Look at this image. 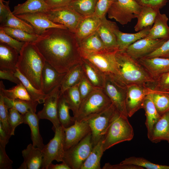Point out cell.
<instances>
[{
  "mask_svg": "<svg viewBox=\"0 0 169 169\" xmlns=\"http://www.w3.org/2000/svg\"><path fill=\"white\" fill-rule=\"evenodd\" d=\"M48 169H70V168L64 162L59 164H50Z\"/></svg>",
  "mask_w": 169,
  "mask_h": 169,
  "instance_id": "94428289",
  "label": "cell"
},
{
  "mask_svg": "<svg viewBox=\"0 0 169 169\" xmlns=\"http://www.w3.org/2000/svg\"><path fill=\"white\" fill-rule=\"evenodd\" d=\"M49 9L44 0H27L15 6L12 13L16 15L27 13H44Z\"/></svg>",
  "mask_w": 169,
  "mask_h": 169,
  "instance_id": "83f0119b",
  "label": "cell"
},
{
  "mask_svg": "<svg viewBox=\"0 0 169 169\" xmlns=\"http://www.w3.org/2000/svg\"><path fill=\"white\" fill-rule=\"evenodd\" d=\"M103 89L117 110L128 117L125 106L127 86L110 75H105Z\"/></svg>",
  "mask_w": 169,
  "mask_h": 169,
  "instance_id": "7c38bea8",
  "label": "cell"
},
{
  "mask_svg": "<svg viewBox=\"0 0 169 169\" xmlns=\"http://www.w3.org/2000/svg\"><path fill=\"white\" fill-rule=\"evenodd\" d=\"M161 116L169 111V93L154 90L148 94Z\"/></svg>",
  "mask_w": 169,
  "mask_h": 169,
  "instance_id": "f35d334b",
  "label": "cell"
},
{
  "mask_svg": "<svg viewBox=\"0 0 169 169\" xmlns=\"http://www.w3.org/2000/svg\"><path fill=\"white\" fill-rule=\"evenodd\" d=\"M104 136L94 146L81 169H100V159L105 151L103 145Z\"/></svg>",
  "mask_w": 169,
  "mask_h": 169,
  "instance_id": "836d02e7",
  "label": "cell"
},
{
  "mask_svg": "<svg viewBox=\"0 0 169 169\" xmlns=\"http://www.w3.org/2000/svg\"><path fill=\"white\" fill-rule=\"evenodd\" d=\"M23 123V115L14 108L9 109L8 124L9 133L11 136L14 135L16 128Z\"/></svg>",
  "mask_w": 169,
  "mask_h": 169,
  "instance_id": "f6af8a7d",
  "label": "cell"
},
{
  "mask_svg": "<svg viewBox=\"0 0 169 169\" xmlns=\"http://www.w3.org/2000/svg\"><path fill=\"white\" fill-rule=\"evenodd\" d=\"M168 51H169V39L155 51L144 57L150 58L160 57Z\"/></svg>",
  "mask_w": 169,
  "mask_h": 169,
  "instance_id": "11a10c76",
  "label": "cell"
},
{
  "mask_svg": "<svg viewBox=\"0 0 169 169\" xmlns=\"http://www.w3.org/2000/svg\"><path fill=\"white\" fill-rule=\"evenodd\" d=\"M166 41L162 38L152 39L144 38L130 45L125 52L133 59L137 60L151 53Z\"/></svg>",
  "mask_w": 169,
  "mask_h": 169,
  "instance_id": "9a60e30c",
  "label": "cell"
},
{
  "mask_svg": "<svg viewBox=\"0 0 169 169\" xmlns=\"http://www.w3.org/2000/svg\"><path fill=\"white\" fill-rule=\"evenodd\" d=\"M120 163L134 165L147 169H169V166L156 164L144 158L135 156L125 158Z\"/></svg>",
  "mask_w": 169,
  "mask_h": 169,
  "instance_id": "ee69618b",
  "label": "cell"
},
{
  "mask_svg": "<svg viewBox=\"0 0 169 169\" xmlns=\"http://www.w3.org/2000/svg\"><path fill=\"white\" fill-rule=\"evenodd\" d=\"M169 135V111L166 112L154 125L149 139L153 143L167 140Z\"/></svg>",
  "mask_w": 169,
  "mask_h": 169,
  "instance_id": "f1b7e54d",
  "label": "cell"
},
{
  "mask_svg": "<svg viewBox=\"0 0 169 169\" xmlns=\"http://www.w3.org/2000/svg\"><path fill=\"white\" fill-rule=\"evenodd\" d=\"M141 8L135 0H117L107 13L109 18L114 19L121 24L125 25L137 18Z\"/></svg>",
  "mask_w": 169,
  "mask_h": 169,
  "instance_id": "9c48e42d",
  "label": "cell"
},
{
  "mask_svg": "<svg viewBox=\"0 0 169 169\" xmlns=\"http://www.w3.org/2000/svg\"><path fill=\"white\" fill-rule=\"evenodd\" d=\"M3 26L19 29L28 33L36 34L31 25L14 15L10 10L5 21L0 25V27Z\"/></svg>",
  "mask_w": 169,
  "mask_h": 169,
  "instance_id": "b9f144b4",
  "label": "cell"
},
{
  "mask_svg": "<svg viewBox=\"0 0 169 169\" xmlns=\"http://www.w3.org/2000/svg\"><path fill=\"white\" fill-rule=\"evenodd\" d=\"M137 61L155 81L163 74L169 71V58H142Z\"/></svg>",
  "mask_w": 169,
  "mask_h": 169,
  "instance_id": "d6986e66",
  "label": "cell"
},
{
  "mask_svg": "<svg viewBox=\"0 0 169 169\" xmlns=\"http://www.w3.org/2000/svg\"><path fill=\"white\" fill-rule=\"evenodd\" d=\"M60 93L59 85L47 94L43 109L37 114L39 119H47L52 123L54 131L61 126L58 115V102Z\"/></svg>",
  "mask_w": 169,
  "mask_h": 169,
  "instance_id": "5bb4252c",
  "label": "cell"
},
{
  "mask_svg": "<svg viewBox=\"0 0 169 169\" xmlns=\"http://www.w3.org/2000/svg\"><path fill=\"white\" fill-rule=\"evenodd\" d=\"M141 7H148L160 9L164 6L168 0H135Z\"/></svg>",
  "mask_w": 169,
  "mask_h": 169,
  "instance_id": "816d5d0a",
  "label": "cell"
},
{
  "mask_svg": "<svg viewBox=\"0 0 169 169\" xmlns=\"http://www.w3.org/2000/svg\"><path fill=\"white\" fill-rule=\"evenodd\" d=\"M80 51L82 58L90 62L105 75L117 77L118 70L115 55L117 50L91 53Z\"/></svg>",
  "mask_w": 169,
  "mask_h": 169,
  "instance_id": "30bf717a",
  "label": "cell"
},
{
  "mask_svg": "<svg viewBox=\"0 0 169 169\" xmlns=\"http://www.w3.org/2000/svg\"><path fill=\"white\" fill-rule=\"evenodd\" d=\"M11 136L0 121V145L5 147Z\"/></svg>",
  "mask_w": 169,
  "mask_h": 169,
  "instance_id": "680465c9",
  "label": "cell"
},
{
  "mask_svg": "<svg viewBox=\"0 0 169 169\" xmlns=\"http://www.w3.org/2000/svg\"><path fill=\"white\" fill-rule=\"evenodd\" d=\"M0 93H2L4 96L12 100L19 99L27 101L33 100L22 83L17 84L10 89L6 90L2 81H1Z\"/></svg>",
  "mask_w": 169,
  "mask_h": 169,
  "instance_id": "d590c367",
  "label": "cell"
},
{
  "mask_svg": "<svg viewBox=\"0 0 169 169\" xmlns=\"http://www.w3.org/2000/svg\"><path fill=\"white\" fill-rule=\"evenodd\" d=\"M66 73L59 72L46 61L42 73V90L43 92L48 94L60 85Z\"/></svg>",
  "mask_w": 169,
  "mask_h": 169,
  "instance_id": "ffe728a7",
  "label": "cell"
},
{
  "mask_svg": "<svg viewBox=\"0 0 169 169\" xmlns=\"http://www.w3.org/2000/svg\"><path fill=\"white\" fill-rule=\"evenodd\" d=\"M78 88L82 102L96 88L91 84L84 76L79 84Z\"/></svg>",
  "mask_w": 169,
  "mask_h": 169,
  "instance_id": "681fc988",
  "label": "cell"
},
{
  "mask_svg": "<svg viewBox=\"0 0 169 169\" xmlns=\"http://www.w3.org/2000/svg\"><path fill=\"white\" fill-rule=\"evenodd\" d=\"M64 129L65 151L78 143L91 132L85 120L75 121L73 125L68 128H64Z\"/></svg>",
  "mask_w": 169,
  "mask_h": 169,
  "instance_id": "2e32d148",
  "label": "cell"
},
{
  "mask_svg": "<svg viewBox=\"0 0 169 169\" xmlns=\"http://www.w3.org/2000/svg\"><path fill=\"white\" fill-rule=\"evenodd\" d=\"M41 13L53 23L64 25L74 33L79 21L83 16L68 6L51 8L45 12Z\"/></svg>",
  "mask_w": 169,
  "mask_h": 169,
  "instance_id": "8fae6325",
  "label": "cell"
},
{
  "mask_svg": "<svg viewBox=\"0 0 169 169\" xmlns=\"http://www.w3.org/2000/svg\"><path fill=\"white\" fill-rule=\"evenodd\" d=\"M15 75L20 80L26 89L32 100L39 104L44 103L47 95L42 91L36 88L17 69Z\"/></svg>",
  "mask_w": 169,
  "mask_h": 169,
  "instance_id": "ab89813d",
  "label": "cell"
},
{
  "mask_svg": "<svg viewBox=\"0 0 169 169\" xmlns=\"http://www.w3.org/2000/svg\"><path fill=\"white\" fill-rule=\"evenodd\" d=\"M168 18L165 14L159 11L156 18L154 25L150 28L145 38L156 39H169V27L167 24Z\"/></svg>",
  "mask_w": 169,
  "mask_h": 169,
  "instance_id": "d4e9b609",
  "label": "cell"
},
{
  "mask_svg": "<svg viewBox=\"0 0 169 169\" xmlns=\"http://www.w3.org/2000/svg\"><path fill=\"white\" fill-rule=\"evenodd\" d=\"M112 103L102 88H96L81 102L74 121H81L90 116L103 111Z\"/></svg>",
  "mask_w": 169,
  "mask_h": 169,
  "instance_id": "5b68a950",
  "label": "cell"
},
{
  "mask_svg": "<svg viewBox=\"0 0 169 169\" xmlns=\"http://www.w3.org/2000/svg\"><path fill=\"white\" fill-rule=\"evenodd\" d=\"M151 27H148L135 33L122 32L119 29L115 32L118 46V50L125 51L131 44L137 41L145 38L149 33Z\"/></svg>",
  "mask_w": 169,
  "mask_h": 169,
  "instance_id": "484cf974",
  "label": "cell"
},
{
  "mask_svg": "<svg viewBox=\"0 0 169 169\" xmlns=\"http://www.w3.org/2000/svg\"><path fill=\"white\" fill-rule=\"evenodd\" d=\"M51 8L68 6L72 0H44Z\"/></svg>",
  "mask_w": 169,
  "mask_h": 169,
  "instance_id": "91938a15",
  "label": "cell"
},
{
  "mask_svg": "<svg viewBox=\"0 0 169 169\" xmlns=\"http://www.w3.org/2000/svg\"><path fill=\"white\" fill-rule=\"evenodd\" d=\"M0 43L6 44L19 52L25 42L18 41L7 34L0 28Z\"/></svg>",
  "mask_w": 169,
  "mask_h": 169,
  "instance_id": "bcb514c9",
  "label": "cell"
},
{
  "mask_svg": "<svg viewBox=\"0 0 169 169\" xmlns=\"http://www.w3.org/2000/svg\"><path fill=\"white\" fill-rule=\"evenodd\" d=\"M127 117L121 114L116 109L104 136L103 145L105 151L116 144L130 141L133 139V129Z\"/></svg>",
  "mask_w": 169,
  "mask_h": 169,
  "instance_id": "277c9868",
  "label": "cell"
},
{
  "mask_svg": "<svg viewBox=\"0 0 169 169\" xmlns=\"http://www.w3.org/2000/svg\"><path fill=\"white\" fill-rule=\"evenodd\" d=\"M152 89L160 91H166L169 90V71L161 75L156 79Z\"/></svg>",
  "mask_w": 169,
  "mask_h": 169,
  "instance_id": "c3c4849f",
  "label": "cell"
},
{
  "mask_svg": "<svg viewBox=\"0 0 169 169\" xmlns=\"http://www.w3.org/2000/svg\"><path fill=\"white\" fill-rule=\"evenodd\" d=\"M160 9L148 7H141V11L137 17V22L134 27L138 32L148 27H152Z\"/></svg>",
  "mask_w": 169,
  "mask_h": 169,
  "instance_id": "1f68e13d",
  "label": "cell"
},
{
  "mask_svg": "<svg viewBox=\"0 0 169 169\" xmlns=\"http://www.w3.org/2000/svg\"><path fill=\"white\" fill-rule=\"evenodd\" d=\"M78 85L68 89L62 93L69 109L72 111L74 117L76 116L81 103Z\"/></svg>",
  "mask_w": 169,
  "mask_h": 169,
  "instance_id": "8d00e7d4",
  "label": "cell"
},
{
  "mask_svg": "<svg viewBox=\"0 0 169 169\" xmlns=\"http://www.w3.org/2000/svg\"><path fill=\"white\" fill-rule=\"evenodd\" d=\"M93 148L91 132L78 143L65 151L62 162L70 169H81Z\"/></svg>",
  "mask_w": 169,
  "mask_h": 169,
  "instance_id": "52a82bcc",
  "label": "cell"
},
{
  "mask_svg": "<svg viewBox=\"0 0 169 169\" xmlns=\"http://www.w3.org/2000/svg\"><path fill=\"white\" fill-rule=\"evenodd\" d=\"M103 169H144L138 166L132 165L121 164L111 165L109 163H105L102 168Z\"/></svg>",
  "mask_w": 169,
  "mask_h": 169,
  "instance_id": "6f0895ef",
  "label": "cell"
},
{
  "mask_svg": "<svg viewBox=\"0 0 169 169\" xmlns=\"http://www.w3.org/2000/svg\"><path fill=\"white\" fill-rule=\"evenodd\" d=\"M166 92L169 93V90H168L166 91Z\"/></svg>",
  "mask_w": 169,
  "mask_h": 169,
  "instance_id": "e7e4bbea",
  "label": "cell"
},
{
  "mask_svg": "<svg viewBox=\"0 0 169 169\" xmlns=\"http://www.w3.org/2000/svg\"><path fill=\"white\" fill-rule=\"evenodd\" d=\"M101 22L96 32L106 49L110 51L118 50L115 31L119 29L116 23L107 20L105 16L101 18Z\"/></svg>",
  "mask_w": 169,
  "mask_h": 169,
  "instance_id": "e0dca14e",
  "label": "cell"
},
{
  "mask_svg": "<svg viewBox=\"0 0 169 169\" xmlns=\"http://www.w3.org/2000/svg\"><path fill=\"white\" fill-rule=\"evenodd\" d=\"M54 132V137L44 146L42 150V169H48L50 164L54 160L58 162L63 161L65 152L64 128L61 126L56 129Z\"/></svg>",
  "mask_w": 169,
  "mask_h": 169,
  "instance_id": "8992f818",
  "label": "cell"
},
{
  "mask_svg": "<svg viewBox=\"0 0 169 169\" xmlns=\"http://www.w3.org/2000/svg\"><path fill=\"white\" fill-rule=\"evenodd\" d=\"M98 0H72L68 6L83 16L93 14Z\"/></svg>",
  "mask_w": 169,
  "mask_h": 169,
  "instance_id": "60d3db41",
  "label": "cell"
},
{
  "mask_svg": "<svg viewBox=\"0 0 169 169\" xmlns=\"http://www.w3.org/2000/svg\"><path fill=\"white\" fill-rule=\"evenodd\" d=\"M4 97L3 94L0 93V121L7 131L10 134L8 124L9 109L4 104Z\"/></svg>",
  "mask_w": 169,
  "mask_h": 169,
  "instance_id": "f907efd6",
  "label": "cell"
},
{
  "mask_svg": "<svg viewBox=\"0 0 169 169\" xmlns=\"http://www.w3.org/2000/svg\"><path fill=\"white\" fill-rule=\"evenodd\" d=\"M143 109L145 112L146 120L145 124L147 129V135L150 139L151 137L154 125L159 120L161 116L158 113L155 105L148 95L144 103Z\"/></svg>",
  "mask_w": 169,
  "mask_h": 169,
  "instance_id": "4dcf8cb0",
  "label": "cell"
},
{
  "mask_svg": "<svg viewBox=\"0 0 169 169\" xmlns=\"http://www.w3.org/2000/svg\"><path fill=\"white\" fill-rule=\"evenodd\" d=\"M5 148L0 145V169H12L13 162L7 155Z\"/></svg>",
  "mask_w": 169,
  "mask_h": 169,
  "instance_id": "f5cc1de1",
  "label": "cell"
},
{
  "mask_svg": "<svg viewBox=\"0 0 169 169\" xmlns=\"http://www.w3.org/2000/svg\"><path fill=\"white\" fill-rule=\"evenodd\" d=\"M101 22V18L94 14L83 16L74 33L78 42L96 32Z\"/></svg>",
  "mask_w": 169,
  "mask_h": 169,
  "instance_id": "44dd1931",
  "label": "cell"
},
{
  "mask_svg": "<svg viewBox=\"0 0 169 169\" xmlns=\"http://www.w3.org/2000/svg\"><path fill=\"white\" fill-rule=\"evenodd\" d=\"M7 34L21 41L33 43L36 41L39 35L28 33L19 29L8 27H0Z\"/></svg>",
  "mask_w": 169,
  "mask_h": 169,
  "instance_id": "7bdbcfd3",
  "label": "cell"
},
{
  "mask_svg": "<svg viewBox=\"0 0 169 169\" xmlns=\"http://www.w3.org/2000/svg\"><path fill=\"white\" fill-rule=\"evenodd\" d=\"M115 56L118 70L116 79L126 86L138 84L152 88L155 80L137 60L125 51L117 50Z\"/></svg>",
  "mask_w": 169,
  "mask_h": 169,
  "instance_id": "7a4b0ae2",
  "label": "cell"
},
{
  "mask_svg": "<svg viewBox=\"0 0 169 169\" xmlns=\"http://www.w3.org/2000/svg\"><path fill=\"white\" fill-rule=\"evenodd\" d=\"M22 153L24 161L18 169H41L43 155L41 149L30 144Z\"/></svg>",
  "mask_w": 169,
  "mask_h": 169,
  "instance_id": "7402d4cb",
  "label": "cell"
},
{
  "mask_svg": "<svg viewBox=\"0 0 169 169\" xmlns=\"http://www.w3.org/2000/svg\"><path fill=\"white\" fill-rule=\"evenodd\" d=\"M81 64L84 75L95 88L103 89L105 75L93 64L87 59L82 58Z\"/></svg>",
  "mask_w": 169,
  "mask_h": 169,
  "instance_id": "cb8c5ba5",
  "label": "cell"
},
{
  "mask_svg": "<svg viewBox=\"0 0 169 169\" xmlns=\"http://www.w3.org/2000/svg\"><path fill=\"white\" fill-rule=\"evenodd\" d=\"M153 90L146 86L133 84L127 86L125 106L128 116L131 117L142 108L145 99Z\"/></svg>",
  "mask_w": 169,
  "mask_h": 169,
  "instance_id": "4fadbf2b",
  "label": "cell"
},
{
  "mask_svg": "<svg viewBox=\"0 0 169 169\" xmlns=\"http://www.w3.org/2000/svg\"><path fill=\"white\" fill-rule=\"evenodd\" d=\"M19 53L14 48L0 43V69L15 73L16 71Z\"/></svg>",
  "mask_w": 169,
  "mask_h": 169,
  "instance_id": "603a6c76",
  "label": "cell"
},
{
  "mask_svg": "<svg viewBox=\"0 0 169 169\" xmlns=\"http://www.w3.org/2000/svg\"><path fill=\"white\" fill-rule=\"evenodd\" d=\"M33 43L45 61L60 73L67 72L81 62L78 41L68 29H48Z\"/></svg>",
  "mask_w": 169,
  "mask_h": 169,
  "instance_id": "6da1fadb",
  "label": "cell"
},
{
  "mask_svg": "<svg viewBox=\"0 0 169 169\" xmlns=\"http://www.w3.org/2000/svg\"><path fill=\"white\" fill-rule=\"evenodd\" d=\"M160 57L165 58H169V51L167 52Z\"/></svg>",
  "mask_w": 169,
  "mask_h": 169,
  "instance_id": "6125c7cd",
  "label": "cell"
},
{
  "mask_svg": "<svg viewBox=\"0 0 169 169\" xmlns=\"http://www.w3.org/2000/svg\"><path fill=\"white\" fill-rule=\"evenodd\" d=\"M69 107L62 93H60L58 100V115L61 125L68 128L73 125L75 121L69 113Z\"/></svg>",
  "mask_w": 169,
  "mask_h": 169,
  "instance_id": "74e56055",
  "label": "cell"
},
{
  "mask_svg": "<svg viewBox=\"0 0 169 169\" xmlns=\"http://www.w3.org/2000/svg\"><path fill=\"white\" fill-rule=\"evenodd\" d=\"M117 0H98L94 14L100 18L106 16L109 9Z\"/></svg>",
  "mask_w": 169,
  "mask_h": 169,
  "instance_id": "7dc6e473",
  "label": "cell"
},
{
  "mask_svg": "<svg viewBox=\"0 0 169 169\" xmlns=\"http://www.w3.org/2000/svg\"><path fill=\"white\" fill-rule=\"evenodd\" d=\"M167 141H168L169 142V136H168V137Z\"/></svg>",
  "mask_w": 169,
  "mask_h": 169,
  "instance_id": "be15d7a7",
  "label": "cell"
},
{
  "mask_svg": "<svg viewBox=\"0 0 169 169\" xmlns=\"http://www.w3.org/2000/svg\"><path fill=\"white\" fill-rule=\"evenodd\" d=\"M0 79L8 80L17 84L21 83L20 79L15 75L14 73L7 70L0 69Z\"/></svg>",
  "mask_w": 169,
  "mask_h": 169,
  "instance_id": "db71d44e",
  "label": "cell"
},
{
  "mask_svg": "<svg viewBox=\"0 0 169 169\" xmlns=\"http://www.w3.org/2000/svg\"><path fill=\"white\" fill-rule=\"evenodd\" d=\"M15 16L29 23L33 28L35 33L38 35H41L51 28L67 29L64 25L53 23L41 13H27Z\"/></svg>",
  "mask_w": 169,
  "mask_h": 169,
  "instance_id": "ac0fdd59",
  "label": "cell"
},
{
  "mask_svg": "<svg viewBox=\"0 0 169 169\" xmlns=\"http://www.w3.org/2000/svg\"><path fill=\"white\" fill-rule=\"evenodd\" d=\"M79 43L80 50L87 52L110 51L106 49L96 31L82 39Z\"/></svg>",
  "mask_w": 169,
  "mask_h": 169,
  "instance_id": "d6a6232c",
  "label": "cell"
},
{
  "mask_svg": "<svg viewBox=\"0 0 169 169\" xmlns=\"http://www.w3.org/2000/svg\"><path fill=\"white\" fill-rule=\"evenodd\" d=\"M4 96V104L8 109L14 108L22 115L30 111L36 112L37 106L38 104L37 102L19 99L12 100Z\"/></svg>",
  "mask_w": 169,
  "mask_h": 169,
  "instance_id": "e575fe53",
  "label": "cell"
},
{
  "mask_svg": "<svg viewBox=\"0 0 169 169\" xmlns=\"http://www.w3.org/2000/svg\"><path fill=\"white\" fill-rule=\"evenodd\" d=\"M116 110L112 104L107 109L94 114L85 120L91 130L93 147L105 135Z\"/></svg>",
  "mask_w": 169,
  "mask_h": 169,
  "instance_id": "ba28073f",
  "label": "cell"
},
{
  "mask_svg": "<svg viewBox=\"0 0 169 169\" xmlns=\"http://www.w3.org/2000/svg\"><path fill=\"white\" fill-rule=\"evenodd\" d=\"M46 62L33 43L27 42L19 52L17 68L34 87L42 90V73Z\"/></svg>",
  "mask_w": 169,
  "mask_h": 169,
  "instance_id": "3957f363",
  "label": "cell"
},
{
  "mask_svg": "<svg viewBox=\"0 0 169 169\" xmlns=\"http://www.w3.org/2000/svg\"><path fill=\"white\" fill-rule=\"evenodd\" d=\"M23 115V123L28 125L30 129L33 145L42 150L45 145L43 143V139L40 133L39 127L40 119L37 114L33 111H30Z\"/></svg>",
  "mask_w": 169,
  "mask_h": 169,
  "instance_id": "4316f807",
  "label": "cell"
},
{
  "mask_svg": "<svg viewBox=\"0 0 169 169\" xmlns=\"http://www.w3.org/2000/svg\"><path fill=\"white\" fill-rule=\"evenodd\" d=\"M85 76L81 62L71 67L66 73L60 84L61 93L79 84Z\"/></svg>",
  "mask_w": 169,
  "mask_h": 169,
  "instance_id": "f546056e",
  "label": "cell"
},
{
  "mask_svg": "<svg viewBox=\"0 0 169 169\" xmlns=\"http://www.w3.org/2000/svg\"><path fill=\"white\" fill-rule=\"evenodd\" d=\"M9 1H5L0 0V25L5 21L10 9Z\"/></svg>",
  "mask_w": 169,
  "mask_h": 169,
  "instance_id": "9f6ffc18",
  "label": "cell"
}]
</instances>
